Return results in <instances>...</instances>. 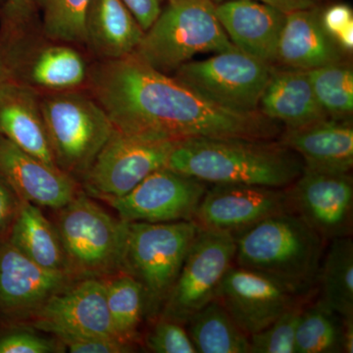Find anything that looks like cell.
<instances>
[{"mask_svg": "<svg viewBox=\"0 0 353 353\" xmlns=\"http://www.w3.org/2000/svg\"><path fill=\"white\" fill-rule=\"evenodd\" d=\"M88 92L117 131L152 141L194 138L273 139L278 122L260 111L220 108L134 54L88 67Z\"/></svg>", "mask_w": 353, "mask_h": 353, "instance_id": "cell-1", "label": "cell"}, {"mask_svg": "<svg viewBox=\"0 0 353 353\" xmlns=\"http://www.w3.org/2000/svg\"><path fill=\"white\" fill-rule=\"evenodd\" d=\"M208 185L285 189L303 174L301 158L273 139L194 138L176 143L167 166Z\"/></svg>", "mask_w": 353, "mask_h": 353, "instance_id": "cell-2", "label": "cell"}, {"mask_svg": "<svg viewBox=\"0 0 353 353\" xmlns=\"http://www.w3.org/2000/svg\"><path fill=\"white\" fill-rule=\"evenodd\" d=\"M234 236L236 266L263 274L299 296L317 282L324 240L294 213L271 216Z\"/></svg>", "mask_w": 353, "mask_h": 353, "instance_id": "cell-3", "label": "cell"}, {"mask_svg": "<svg viewBox=\"0 0 353 353\" xmlns=\"http://www.w3.org/2000/svg\"><path fill=\"white\" fill-rule=\"evenodd\" d=\"M132 54L161 73H174L199 53L234 48L216 15L214 0H165Z\"/></svg>", "mask_w": 353, "mask_h": 353, "instance_id": "cell-4", "label": "cell"}, {"mask_svg": "<svg viewBox=\"0 0 353 353\" xmlns=\"http://www.w3.org/2000/svg\"><path fill=\"white\" fill-rule=\"evenodd\" d=\"M57 211L54 225L72 277L102 279L124 272L126 221L109 214L83 190Z\"/></svg>", "mask_w": 353, "mask_h": 353, "instance_id": "cell-5", "label": "cell"}, {"mask_svg": "<svg viewBox=\"0 0 353 353\" xmlns=\"http://www.w3.org/2000/svg\"><path fill=\"white\" fill-rule=\"evenodd\" d=\"M41 108L55 164L80 183L113 134L112 122L80 88L41 92Z\"/></svg>", "mask_w": 353, "mask_h": 353, "instance_id": "cell-6", "label": "cell"}, {"mask_svg": "<svg viewBox=\"0 0 353 353\" xmlns=\"http://www.w3.org/2000/svg\"><path fill=\"white\" fill-rule=\"evenodd\" d=\"M199 232L194 221L128 222L124 272L143 285L145 310L164 305Z\"/></svg>", "mask_w": 353, "mask_h": 353, "instance_id": "cell-7", "label": "cell"}, {"mask_svg": "<svg viewBox=\"0 0 353 353\" xmlns=\"http://www.w3.org/2000/svg\"><path fill=\"white\" fill-rule=\"evenodd\" d=\"M274 66L238 48L204 60L187 62L174 78L220 108L241 113L256 112Z\"/></svg>", "mask_w": 353, "mask_h": 353, "instance_id": "cell-8", "label": "cell"}, {"mask_svg": "<svg viewBox=\"0 0 353 353\" xmlns=\"http://www.w3.org/2000/svg\"><path fill=\"white\" fill-rule=\"evenodd\" d=\"M176 143L138 138L115 129L81 179V187L88 196L106 202L125 196L167 166Z\"/></svg>", "mask_w": 353, "mask_h": 353, "instance_id": "cell-9", "label": "cell"}, {"mask_svg": "<svg viewBox=\"0 0 353 353\" xmlns=\"http://www.w3.org/2000/svg\"><path fill=\"white\" fill-rule=\"evenodd\" d=\"M34 26H0L10 46L14 81L39 92L78 90L85 85L88 66L82 53L73 44L46 39Z\"/></svg>", "mask_w": 353, "mask_h": 353, "instance_id": "cell-10", "label": "cell"}, {"mask_svg": "<svg viewBox=\"0 0 353 353\" xmlns=\"http://www.w3.org/2000/svg\"><path fill=\"white\" fill-rule=\"evenodd\" d=\"M234 254V234L199 229L165 301L162 317L185 324L214 301L221 281L233 266Z\"/></svg>", "mask_w": 353, "mask_h": 353, "instance_id": "cell-11", "label": "cell"}, {"mask_svg": "<svg viewBox=\"0 0 353 353\" xmlns=\"http://www.w3.org/2000/svg\"><path fill=\"white\" fill-rule=\"evenodd\" d=\"M208 188V183L194 176L163 167L108 203L126 222L192 221Z\"/></svg>", "mask_w": 353, "mask_h": 353, "instance_id": "cell-12", "label": "cell"}, {"mask_svg": "<svg viewBox=\"0 0 353 353\" xmlns=\"http://www.w3.org/2000/svg\"><path fill=\"white\" fill-rule=\"evenodd\" d=\"M290 211L323 240L347 236L352 231L353 181L350 173L306 170L288 190Z\"/></svg>", "mask_w": 353, "mask_h": 353, "instance_id": "cell-13", "label": "cell"}, {"mask_svg": "<svg viewBox=\"0 0 353 353\" xmlns=\"http://www.w3.org/2000/svg\"><path fill=\"white\" fill-rule=\"evenodd\" d=\"M301 297L263 274L232 266L221 281L215 299L250 336L270 326L283 313L301 303Z\"/></svg>", "mask_w": 353, "mask_h": 353, "instance_id": "cell-14", "label": "cell"}, {"mask_svg": "<svg viewBox=\"0 0 353 353\" xmlns=\"http://www.w3.org/2000/svg\"><path fill=\"white\" fill-rule=\"evenodd\" d=\"M290 212L284 189L250 185H212L194 216L199 229L236 234L260 221Z\"/></svg>", "mask_w": 353, "mask_h": 353, "instance_id": "cell-15", "label": "cell"}, {"mask_svg": "<svg viewBox=\"0 0 353 353\" xmlns=\"http://www.w3.org/2000/svg\"><path fill=\"white\" fill-rule=\"evenodd\" d=\"M32 319L34 328L46 333L66 332L122 341L114 330L101 279L74 281L53 294Z\"/></svg>", "mask_w": 353, "mask_h": 353, "instance_id": "cell-16", "label": "cell"}, {"mask_svg": "<svg viewBox=\"0 0 353 353\" xmlns=\"http://www.w3.org/2000/svg\"><path fill=\"white\" fill-rule=\"evenodd\" d=\"M77 281L68 273L34 263L6 236L0 239V316L32 318L53 294Z\"/></svg>", "mask_w": 353, "mask_h": 353, "instance_id": "cell-17", "label": "cell"}, {"mask_svg": "<svg viewBox=\"0 0 353 353\" xmlns=\"http://www.w3.org/2000/svg\"><path fill=\"white\" fill-rule=\"evenodd\" d=\"M0 179L20 201L58 210L81 192L76 179L0 136Z\"/></svg>", "mask_w": 353, "mask_h": 353, "instance_id": "cell-18", "label": "cell"}, {"mask_svg": "<svg viewBox=\"0 0 353 353\" xmlns=\"http://www.w3.org/2000/svg\"><path fill=\"white\" fill-rule=\"evenodd\" d=\"M215 11L236 48L275 66L287 14L256 0H227L216 3Z\"/></svg>", "mask_w": 353, "mask_h": 353, "instance_id": "cell-19", "label": "cell"}, {"mask_svg": "<svg viewBox=\"0 0 353 353\" xmlns=\"http://www.w3.org/2000/svg\"><path fill=\"white\" fill-rule=\"evenodd\" d=\"M281 143L301 158L306 170L347 174L353 167L352 121L332 118L287 129Z\"/></svg>", "mask_w": 353, "mask_h": 353, "instance_id": "cell-20", "label": "cell"}, {"mask_svg": "<svg viewBox=\"0 0 353 353\" xmlns=\"http://www.w3.org/2000/svg\"><path fill=\"white\" fill-rule=\"evenodd\" d=\"M345 54L325 31L320 7L287 14L279 41L275 65L287 69L310 71L345 61Z\"/></svg>", "mask_w": 353, "mask_h": 353, "instance_id": "cell-21", "label": "cell"}, {"mask_svg": "<svg viewBox=\"0 0 353 353\" xmlns=\"http://www.w3.org/2000/svg\"><path fill=\"white\" fill-rule=\"evenodd\" d=\"M0 136L57 166L41 112V92L34 88L16 81L0 85Z\"/></svg>", "mask_w": 353, "mask_h": 353, "instance_id": "cell-22", "label": "cell"}, {"mask_svg": "<svg viewBox=\"0 0 353 353\" xmlns=\"http://www.w3.org/2000/svg\"><path fill=\"white\" fill-rule=\"evenodd\" d=\"M259 110L269 119L283 123L287 129L329 118L317 101L307 71L275 66L260 99Z\"/></svg>", "mask_w": 353, "mask_h": 353, "instance_id": "cell-23", "label": "cell"}, {"mask_svg": "<svg viewBox=\"0 0 353 353\" xmlns=\"http://www.w3.org/2000/svg\"><path fill=\"white\" fill-rule=\"evenodd\" d=\"M143 34L123 0H90L85 16V46L99 60L132 54Z\"/></svg>", "mask_w": 353, "mask_h": 353, "instance_id": "cell-24", "label": "cell"}, {"mask_svg": "<svg viewBox=\"0 0 353 353\" xmlns=\"http://www.w3.org/2000/svg\"><path fill=\"white\" fill-rule=\"evenodd\" d=\"M6 238L39 266L48 270L68 273L57 227L41 213L39 206L20 201Z\"/></svg>", "mask_w": 353, "mask_h": 353, "instance_id": "cell-25", "label": "cell"}, {"mask_svg": "<svg viewBox=\"0 0 353 353\" xmlns=\"http://www.w3.org/2000/svg\"><path fill=\"white\" fill-rule=\"evenodd\" d=\"M187 324L196 352L250 353V336L216 299L197 311Z\"/></svg>", "mask_w": 353, "mask_h": 353, "instance_id": "cell-26", "label": "cell"}, {"mask_svg": "<svg viewBox=\"0 0 353 353\" xmlns=\"http://www.w3.org/2000/svg\"><path fill=\"white\" fill-rule=\"evenodd\" d=\"M318 279L323 303L341 318L353 317V241L350 236L332 240Z\"/></svg>", "mask_w": 353, "mask_h": 353, "instance_id": "cell-27", "label": "cell"}, {"mask_svg": "<svg viewBox=\"0 0 353 353\" xmlns=\"http://www.w3.org/2000/svg\"><path fill=\"white\" fill-rule=\"evenodd\" d=\"M106 301L115 333L123 343L132 345L145 311V290L136 278L119 272L102 278Z\"/></svg>", "mask_w": 353, "mask_h": 353, "instance_id": "cell-28", "label": "cell"}, {"mask_svg": "<svg viewBox=\"0 0 353 353\" xmlns=\"http://www.w3.org/2000/svg\"><path fill=\"white\" fill-rule=\"evenodd\" d=\"M338 352H343L341 317L320 299L301 312L294 353Z\"/></svg>", "mask_w": 353, "mask_h": 353, "instance_id": "cell-29", "label": "cell"}, {"mask_svg": "<svg viewBox=\"0 0 353 353\" xmlns=\"http://www.w3.org/2000/svg\"><path fill=\"white\" fill-rule=\"evenodd\" d=\"M317 101L332 119L350 120L353 111V70L347 61L307 71Z\"/></svg>", "mask_w": 353, "mask_h": 353, "instance_id": "cell-30", "label": "cell"}, {"mask_svg": "<svg viewBox=\"0 0 353 353\" xmlns=\"http://www.w3.org/2000/svg\"><path fill=\"white\" fill-rule=\"evenodd\" d=\"M43 13L41 32L50 41L85 46V16L90 0H31Z\"/></svg>", "mask_w": 353, "mask_h": 353, "instance_id": "cell-31", "label": "cell"}, {"mask_svg": "<svg viewBox=\"0 0 353 353\" xmlns=\"http://www.w3.org/2000/svg\"><path fill=\"white\" fill-rule=\"evenodd\" d=\"M303 310V305L297 303L270 326L250 336V353H294L296 327Z\"/></svg>", "mask_w": 353, "mask_h": 353, "instance_id": "cell-32", "label": "cell"}, {"mask_svg": "<svg viewBox=\"0 0 353 353\" xmlns=\"http://www.w3.org/2000/svg\"><path fill=\"white\" fill-rule=\"evenodd\" d=\"M146 345L157 353H196L189 333L182 324L162 317L146 338Z\"/></svg>", "mask_w": 353, "mask_h": 353, "instance_id": "cell-33", "label": "cell"}, {"mask_svg": "<svg viewBox=\"0 0 353 353\" xmlns=\"http://www.w3.org/2000/svg\"><path fill=\"white\" fill-rule=\"evenodd\" d=\"M72 353H125L131 352V345L112 339L58 332L53 334Z\"/></svg>", "mask_w": 353, "mask_h": 353, "instance_id": "cell-34", "label": "cell"}, {"mask_svg": "<svg viewBox=\"0 0 353 353\" xmlns=\"http://www.w3.org/2000/svg\"><path fill=\"white\" fill-rule=\"evenodd\" d=\"M64 345L43 336L24 331L9 332L0 336V353L62 352Z\"/></svg>", "mask_w": 353, "mask_h": 353, "instance_id": "cell-35", "label": "cell"}, {"mask_svg": "<svg viewBox=\"0 0 353 353\" xmlns=\"http://www.w3.org/2000/svg\"><path fill=\"white\" fill-rule=\"evenodd\" d=\"M36 8L31 0H7L0 9V25L27 27L34 24Z\"/></svg>", "mask_w": 353, "mask_h": 353, "instance_id": "cell-36", "label": "cell"}, {"mask_svg": "<svg viewBox=\"0 0 353 353\" xmlns=\"http://www.w3.org/2000/svg\"><path fill=\"white\" fill-rule=\"evenodd\" d=\"M321 22L325 31L336 41L341 32L353 25L352 9L347 4H333L321 10Z\"/></svg>", "mask_w": 353, "mask_h": 353, "instance_id": "cell-37", "label": "cell"}, {"mask_svg": "<svg viewBox=\"0 0 353 353\" xmlns=\"http://www.w3.org/2000/svg\"><path fill=\"white\" fill-rule=\"evenodd\" d=\"M143 31L153 24L161 12L165 0H123Z\"/></svg>", "mask_w": 353, "mask_h": 353, "instance_id": "cell-38", "label": "cell"}, {"mask_svg": "<svg viewBox=\"0 0 353 353\" xmlns=\"http://www.w3.org/2000/svg\"><path fill=\"white\" fill-rule=\"evenodd\" d=\"M19 204L18 196L0 179V239L6 236L10 229Z\"/></svg>", "mask_w": 353, "mask_h": 353, "instance_id": "cell-39", "label": "cell"}, {"mask_svg": "<svg viewBox=\"0 0 353 353\" xmlns=\"http://www.w3.org/2000/svg\"><path fill=\"white\" fill-rule=\"evenodd\" d=\"M256 1L274 7L281 12L289 14L296 11L319 8L322 0H256Z\"/></svg>", "mask_w": 353, "mask_h": 353, "instance_id": "cell-40", "label": "cell"}, {"mask_svg": "<svg viewBox=\"0 0 353 353\" xmlns=\"http://www.w3.org/2000/svg\"><path fill=\"white\" fill-rule=\"evenodd\" d=\"M14 81L10 46L4 32L0 31V85Z\"/></svg>", "mask_w": 353, "mask_h": 353, "instance_id": "cell-41", "label": "cell"}, {"mask_svg": "<svg viewBox=\"0 0 353 353\" xmlns=\"http://www.w3.org/2000/svg\"><path fill=\"white\" fill-rule=\"evenodd\" d=\"M343 352H353V317L341 318Z\"/></svg>", "mask_w": 353, "mask_h": 353, "instance_id": "cell-42", "label": "cell"}, {"mask_svg": "<svg viewBox=\"0 0 353 353\" xmlns=\"http://www.w3.org/2000/svg\"><path fill=\"white\" fill-rule=\"evenodd\" d=\"M7 0H0V9L4 6V4L6 3Z\"/></svg>", "mask_w": 353, "mask_h": 353, "instance_id": "cell-43", "label": "cell"}]
</instances>
